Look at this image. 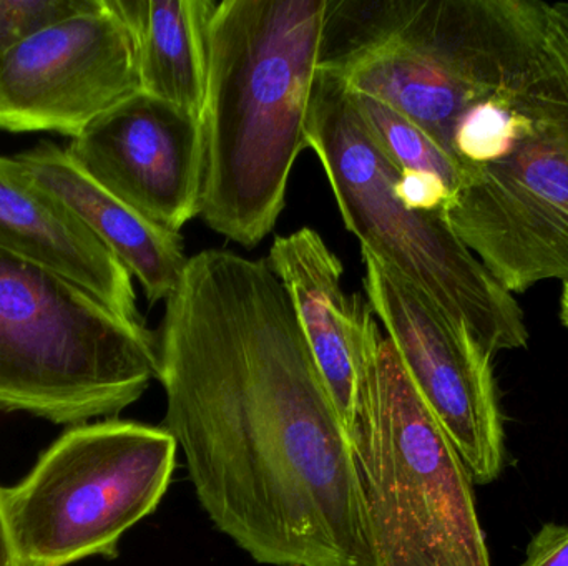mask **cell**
<instances>
[{
    "label": "cell",
    "mask_w": 568,
    "mask_h": 566,
    "mask_svg": "<svg viewBox=\"0 0 568 566\" xmlns=\"http://www.w3.org/2000/svg\"><path fill=\"white\" fill-rule=\"evenodd\" d=\"M361 253L367 301L410 381L456 445L473 481L493 484L506 462L493 358L396 269Z\"/></svg>",
    "instance_id": "cell-9"
},
{
    "label": "cell",
    "mask_w": 568,
    "mask_h": 566,
    "mask_svg": "<svg viewBox=\"0 0 568 566\" xmlns=\"http://www.w3.org/2000/svg\"><path fill=\"white\" fill-rule=\"evenodd\" d=\"M156 352L162 428L216 531L260 565L371 566L349 434L266 259L189 258Z\"/></svg>",
    "instance_id": "cell-1"
},
{
    "label": "cell",
    "mask_w": 568,
    "mask_h": 566,
    "mask_svg": "<svg viewBox=\"0 0 568 566\" xmlns=\"http://www.w3.org/2000/svg\"><path fill=\"white\" fill-rule=\"evenodd\" d=\"M306 132L361 251L429 296L490 358L526 348L529 329L513 292L460 241L444 212L400 203L394 193L400 169L374 142L343 80L327 70H317Z\"/></svg>",
    "instance_id": "cell-6"
},
{
    "label": "cell",
    "mask_w": 568,
    "mask_h": 566,
    "mask_svg": "<svg viewBox=\"0 0 568 566\" xmlns=\"http://www.w3.org/2000/svg\"><path fill=\"white\" fill-rule=\"evenodd\" d=\"M526 7V0H327L320 69L403 113L450 156L457 120L499 86Z\"/></svg>",
    "instance_id": "cell-5"
},
{
    "label": "cell",
    "mask_w": 568,
    "mask_h": 566,
    "mask_svg": "<svg viewBox=\"0 0 568 566\" xmlns=\"http://www.w3.org/2000/svg\"><path fill=\"white\" fill-rule=\"evenodd\" d=\"M0 249L65 276L126 321L145 325L132 272L13 156H0Z\"/></svg>",
    "instance_id": "cell-13"
},
{
    "label": "cell",
    "mask_w": 568,
    "mask_h": 566,
    "mask_svg": "<svg viewBox=\"0 0 568 566\" xmlns=\"http://www.w3.org/2000/svg\"><path fill=\"white\" fill-rule=\"evenodd\" d=\"M327 0H223L209 23L200 218L255 248L286 205L321 62Z\"/></svg>",
    "instance_id": "cell-2"
},
{
    "label": "cell",
    "mask_w": 568,
    "mask_h": 566,
    "mask_svg": "<svg viewBox=\"0 0 568 566\" xmlns=\"http://www.w3.org/2000/svg\"><path fill=\"white\" fill-rule=\"evenodd\" d=\"M0 566H23L10 534L9 521L3 507L2 488H0Z\"/></svg>",
    "instance_id": "cell-20"
},
{
    "label": "cell",
    "mask_w": 568,
    "mask_h": 566,
    "mask_svg": "<svg viewBox=\"0 0 568 566\" xmlns=\"http://www.w3.org/2000/svg\"><path fill=\"white\" fill-rule=\"evenodd\" d=\"M266 263L290 296L301 331L349 434L373 308L361 296L349 298L344 292L343 263L314 229L278 236Z\"/></svg>",
    "instance_id": "cell-12"
},
{
    "label": "cell",
    "mask_w": 568,
    "mask_h": 566,
    "mask_svg": "<svg viewBox=\"0 0 568 566\" xmlns=\"http://www.w3.org/2000/svg\"><path fill=\"white\" fill-rule=\"evenodd\" d=\"M349 439L371 566H493L473 477L376 319Z\"/></svg>",
    "instance_id": "cell-4"
},
{
    "label": "cell",
    "mask_w": 568,
    "mask_h": 566,
    "mask_svg": "<svg viewBox=\"0 0 568 566\" xmlns=\"http://www.w3.org/2000/svg\"><path fill=\"white\" fill-rule=\"evenodd\" d=\"M560 318L568 329V285H564L562 296H560Z\"/></svg>",
    "instance_id": "cell-21"
},
{
    "label": "cell",
    "mask_w": 568,
    "mask_h": 566,
    "mask_svg": "<svg viewBox=\"0 0 568 566\" xmlns=\"http://www.w3.org/2000/svg\"><path fill=\"white\" fill-rule=\"evenodd\" d=\"M132 30L142 92L202 116L213 0H115Z\"/></svg>",
    "instance_id": "cell-15"
},
{
    "label": "cell",
    "mask_w": 568,
    "mask_h": 566,
    "mask_svg": "<svg viewBox=\"0 0 568 566\" xmlns=\"http://www.w3.org/2000/svg\"><path fill=\"white\" fill-rule=\"evenodd\" d=\"M504 85L503 150L464 175L444 216L507 291L568 285V2L532 0Z\"/></svg>",
    "instance_id": "cell-3"
},
{
    "label": "cell",
    "mask_w": 568,
    "mask_h": 566,
    "mask_svg": "<svg viewBox=\"0 0 568 566\" xmlns=\"http://www.w3.org/2000/svg\"><path fill=\"white\" fill-rule=\"evenodd\" d=\"M13 159L109 246L133 278L139 279L150 306L172 296L189 261L182 236L153 225L120 202L55 143L43 140Z\"/></svg>",
    "instance_id": "cell-14"
},
{
    "label": "cell",
    "mask_w": 568,
    "mask_h": 566,
    "mask_svg": "<svg viewBox=\"0 0 568 566\" xmlns=\"http://www.w3.org/2000/svg\"><path fill=\"white\" fill-rule=\"evenodd\" d=\"M65 150L93 182L160 228L180 235L199 216L202 125L189 110L139 92Z\"/></svg>",
    "instance_id": "cell-11"
},
{
    "label": "cell",
    "mask_w": 568,
    "mask_h": 566,
    "mask_svg": "<svg viewBox=\"0 0 568 566\" xmlns=\"http://www.w3.org/2000/svg\"><path fill=\"white\" fill-rule=\"evenodd\" d=\"M349 96L374 142L397 169L433 173L444 179L453 195L457 192L463 169L416 123L373 96L353 90Z\"/></svg>",
    "instance_id": "cell-16"
},
{
    "label": "cell",
    "mask_w": 568,
    "mask_h": 566,
    "mask_svg": "<svg viewBox=\"0 0 568 566\" xmlns=\"http://www.w3.org/2000/svg\"><path fill=\"white\" fill-rule=\"evenodd\" d=\"M142 92L135 40L115 0L0 53V130L77 138Z\"/></svg>",
    "instance_id": "cell-10"
},
{
    "label": "cell",
    "mask_w": 568,
    "mask_h": 566,
    "mask_svg": "<svg viewBox=\"0 0 568 566\" xmlns=\"http://www.w3.org/2000/svg\"><path fill=\"white\" fill-rule=\"evenodd\" d=\"M394 193L406 208L414 212H444L453 198V192L447 188L443 178L433 173L404 169L394 183Z\"/></svg>",
    "instance_id": "cell-18"
},
{
    "label": "cell",
    "mask_w": 568,
    "mask_h": 566,
    "mask_svg": "<svg viewBox=\"0 0 568 566\" xmlns=\"http://www.w3.org/2000/svg\"><path fill=\"white\" fill-rule=\"evenodd\" d=\"M99 0H0V53L89 12Z\"/></svg>",
    "instance_id": "cell-17"
},
{
    "label": "cell",
    "mask_w": 568,
    "mask_h": 566,
    "mask_svg": "<svg viewBox=\"0 0 568 566\" xmlns=\"http://www.w3.org/2000/svg\"><path fill=\"white\" fill-rule=\"evenodd\" d=\"M520 566H568V525H544L530 541Z\"/></svg>",
    "instance_id": "cell-19"
},
{
    "label": "cell",
    "mask_w": 568,
    "mask_h": 566,
    "mask_svg": "<svg viewBox=\"0 0 568 566\" xmlns=\"http://www.w3.org/2000/svg\"><path fill=\"white\" fill-rule=\"evenodd\" d=\"M176 454L163 428L110 419L70 429L19 485L2 488L23 566L115 557L165 497Z\"/></svg>",
    "instance_id": "cell-8"
},
{
    "label": "cell",
    "mask_w": 568,
    "mask_h": 566,
    "mask_svg": "<svg viewBox=\"0 0 568 566\" xmlns=\"http://www.w3.org/2000/svg\"><path fill=\"white\" fill-rule=\"evenodd\" d=\"M159 378L156 336L65 276L0 249V411L113 419Z\"/></svg>",
    "instance_id": "cell-7"
}]
</instances>
